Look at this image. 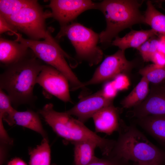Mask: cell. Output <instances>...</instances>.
<instances>
[{
  "label": "cell",
  "mask_w": 165,
  "mask_h": 165,
  "mask_svg": "<svg viewBox=\"0 0 165 165\" xmlns=\"http://www.w3.org/2000/svg\"><path fill=\"white\" fill-rule=\"evenodd\" d=\"M38 113L58 136L71 143L81 141L94 142L105 156L109 155L114 146L116 141L98 136L66 112L55 110L51 103L46 104Z\"/></svg>",
  "instance_id": "3"
},
{
  "label": "cell",
  "mask_w": 165,
  "mask_h": 165,
  "mask_svg": "<svg viewBox=\"0 0 165 165\" xmlns=\"http://www.w3.org/2000/svg\"><path fill=\"white\" fill-rule=\"evenodd\" d=\"M162 8L165 11V9H164V8H163L162 7Z\"/></svg>",
  "instance_id": "36"
},
{
  "label": "cell",
  "mask_w": 165,
  "mask_h": 165,
  "mask_svg": "<svg viewBox=\"0 0 165 165\" xmlns=\"http://www.w3.org/2000/svg\"><path fill=\"white\" fill-rule=\"evenodd\" d=\"M15 35L17 37L16 40L29 48L36 57L63 74L69 82L72 90L81 88L82 82L72 71L66 59L72 67L76 66L77 62L63 50L51 33L43 41L25 38L17 33Z\"/></svg>",
  "instance_id": "5"
},
{
  "label": "cell",
  "mask_w": 165,
  "mask_h": 165,
  "mask_svg": "<svg viewBox=\"0 0 165 165\" xmlns=\"http://www.w3.org/2000/svg\"><path fill=\"white\" fill-rule=\"evenodd\" d=\"M113 81L115 86L118 91L126 90L130 85L129 80L124 74L118 75Z\"/></svg>",
  "instance_id": "26"
},
{
  "label": "cell",
  "mask_w": 165,
  "mask_h": 165,
  "mask_svg": "<svg viewBox=\"0 0 165 165\" xmlns=\"http://www.w3.org/2000/svg\"><path fill=\"white\" fill-rule=\"evenodd\" d=\"M44 65L32 52L6 67L1 74L0 89L6 92L15 108L34 102V88Z\"/></svg>",
  "instance_id": "1"
},
{
  "label": "cell",
  "mask_w": 165,
  "mask_h": 165,
  "mask_svg": "<svg viewBox=\"0 0 165 165\" xmlns=\"http://www.w3.org/2000/svg\"><path fill=\"white\" fill-rule=\"evenodd\" d=\"M119 136L108 156L146 165H165V150L154 145L134 125L121 119Z\"/></svg>",
  "instance_id": "2"
},
{
  "label": "cell",
  "mask_w": 165,
  "mask_h": 165,
  "mask_svg": "<svg viewBox=\"0 0 165 165\" xmlns=\"http://www.w3.org/2000/svg\"><path fill=\"white\" fill-rule=\"evenodd\" d=\"M121 110L112 104L103 108L96 113L92 117L96 131L108 135L118 131L121 120L119 118Z\"/></svg>",
  "instance_id": "13"
},
{
  "label": "cell",
  "mask_w": 165,
  "mask_h": 165,
  "mask_svg": "<svg viewBox=\"0 0 165 165\" xmlns=\"http://www.w3.org/2000/svg\"><path fill=\"white\" fill-rule=\"evenodd\" d=\"M71 143L74 146L75 165H86L97 158L95 156V150L97 146L94 143L87 141H81Z\"/></svg>",
  "instance_id": "18"
},
{
  "label": "cell",
  "mask_w": 165,
  "mask_h": 165,
  "mask_svg": "<svg viewBox=\"0 0 165 165\" xmlns=\"http://www.w3.org/2000/svg\"><path fill=\"white\" fill-rule=\"evenodd\" d=\"M157 35L158 34L152 29L139 31L131 30L122 37L116 36L111 44L125 51L129 48L137 49L150 38Z\"/></svg>",
  "instance_id": "16"
},
{
  "label": "cell",
  "mask_w": 165,
  "mask_h": 165,
  "mask_svg": "<svg viewBox=\"0 0 165 165\" xmlns=\"http://www.w3.org/2000/svg\"><path fill=\"white\" fill-rule=\"evenodd\" d=\"M151 61L157 65L165 66V54L159 51L153 55Z\"/></svg>",
  "instance_id": "30"
},
{
  "label": "cell",
  "mask_w": 165,
  "mask_h": 165,
  "mask_svg": "<svg viewBox=\"0 0 165 165\" xmlns=\"http://www.w3.org/2000/svg\"><path fill=\"white\" fill-rule=\"evenodd\" d=\"M10 31L14 34L17 33L12 26L1 15H0V33Z\"/></svg>",
  "instance_id": "29"
},
{
  "label": "cell",
  "mask_w": 165,
  "mask_h": 165,
  "mask_svg": "<svg viewBox=\"0 0 165 165\" xmlns=\"http://www.w3.org/2000/svg\"><path fill=\"white\" fill-rule=\"evenodd\" d=\"M13 118L15 124L34 130L40 134L43 138L48 139L37 113L29 110L23 112L16 110Z\"/></svg>",
  "instance_id": "17"
},
{
  "label": "cell",
  "mask_w": 165,
  "mask_h": 165,
  "mask_svg": "<svg viewBox=\"0 0 165 165\" xmlns=\"http://www.w3.org/2000/svg\"><path fill=\"white\" fill-rule=\"evenodd\" d=\"M159 51L165 54V37L161 35L159 38Z\"/></svg>",
  "instance_id": "33"
},
{
  "label": "cell",
  "mask_w": 165,
  "mask_h": 165,
  "mask_svg": "<svg viewBox=\"0 0 165 165\" xmlns=\"http://www.w3.org/2000/svg\"><path fill=\"white\" fill-rule=\"evenodd\" d=\"M128 113L130 117L136 118L149 115H165V83L152 84L146 98Z\"/></svg>",
  "instance_id": "11"
},
{
  "label": "cell",
  "mask_w": 165,
  "mask_h": 165,
  "mask_svg": "<svg viewBox=\"0 0 165 165\" xmlns=\"http://www.w3.org/2000/svg\"><path fill=\"white\" fill-rule=\"evenodd\" d=\"M10 99L3 90L0 89V129H4L3 120L10 126L15 124L13 116L16 110L12 106Z\"/></svg>",
  "instance_id": "22"
},
{
  "label": "cell",
  "mask_w": 165,
  "mask_h": 165,
  "mask_svg": "<svg viewBox=\"0 0 165 165\" xmlns=\"http://www.w3.org/2000/svg\"><path fill=\"white\" fill-rule=\"evenodd\" d=\"M101 90L105 97L112 99L116 96L118 91L115 86L113 81L106 82Z\"/></svg>",
  "instance_id": "27"
},
{
  "label": "cell",
  "mask_w": 165,
  "mask_h": 165,
  "mask_svg": "<svg viewBox=\"0 0 165 165\" xmlns=\"http://www.w3.org/2000/svg\"><path fill=\"white\" fill-rule=\"evenodd\" d=\"M46 7L51 9L52 17L61 27L73 22L85 11L97 9V3L89 0H51Z\"/></svg>",
  "instance_id": "9"
},
{
  "label": "cell",
  "mask_w": 165,
  "mask_h": 165,
  "mask_svg": "<svg viewBox=\"0 0 165 165\" xmlns=\"http://www.w3.org/2000/svg\"><path fill=\"white\" fill-rule=\"evenodd\" d=\"M139 165H146L141 164H139Z\"/></svg>",
  "instance_id": "35"
},
{
  "label": "cell",
  "mask_w": 165,
  "mask_h": 165,
  "mask_svg": "<svg viewBox=\"0 0 165 165\" xmlns=\"http://www.w3.org/2000/svg\"><path fill=\"white\" fill-rule=\"evenodd\" d=\"M139 73L152 84H158L165 79V66L151 64L140 69Z\"/></svg>",
  "instance_id": "24"
},
{
  "label": "cell",
  "mask_w": 165,
  "mask_h": 165,
  "mask_svg": "<svg viewBox=\"0 0 165 165\" xmlns=\"http://www.w3.org/2000/svg\"><path fill=\"white\" fill-rule=\"evenodd\" d=\"M141 4L134 0H105L97 3V9L103 13L106 23L105 29L99 34V42L104 45L111 43L124 29L144 23V15L139 9Z\"/></svg>",
  "instance_id": "4"
},
{
  "label": "cell",
  "mask_w": 165,
  "mask_h": 165,
  "mask_svg": "<svg viewBox=\"0 0 165 165\" xmlns=\"http://www.w3.org/2000/svg\"><path fill=\"white\" fill-rule=\"evenodd\" d=\"M146 4L144 14V24L149 25L157 34L165 37V15L158 10L151 1H147Z\"/></svg>",
  "instance_id": "20"
},
{
  "label": "cell",
  "mask_w": 165,
  "mask_h": 165,
  "mask_svg": "<svg viewBox=\"0 0 165 165\" xmlns=\"http://www.w3.org/2000/svg\"><path fill=\"white\" fill-rule=\"evenodd\" d=\"M29 48L16 40L0 38V61L5 67L20 60L30 53Z\"/></svg>",
  "instance_id": "14"
},
{
  "label": "cell",
  "mask_w": 165,
  "mask_h": 165,
  "mask_svg": "<svg viewBox=\"0 0 165 165\" xmlns=\"http://www.w3.org/2000/svg\"><path fill=\"white\" fill-rule=\"evenodd\" d=\"M149 82L142 77L140 81L131 92L121 102L123 108H134L141 103L146 98L149 92Z\"/></svg>",
  "instance_id": "19"
},
{
  "label": "cell",
  "mask_w": 165,
  "mask_h": 165,
  "mask_svg": "<svg viewBox=\"0 0 165 165\" xmlns=\"http://www.w3.org/2000/svg\"><path fill=\"white\" fill-rule=\"evenodd\" d=\"M68 82L61 72L46 64L44 65L36 80V83L46 91L64 102L72 101Z\"/></svg>",
  "instance_id": "10"
},
{
  "label": "cell",
  "mask_w": 165,
  "mask_h": 165,
  "mask_svg": "<svg viewBox=\"0 0 165 165\" xmlns=\"http://www.w3.org/2000/svg\"><path fill=\"white\" fill-rule=\"evenodd\" d=\"M127 165H139V163H137L133 162V163L129 165L128 164Z\"/></svg>",
  "instance_id": "34"
},
{
  "label": "cell",
  "mask_w": 165,
  "mask_h": 165,
  "mask_svg": "<svg viewBox=\"0 0 165 165\" xmlns=\"http://www.w3.org/2000/svg\"><path fill=\"white\" fill-rule=\"evenodd\" d=\"M129 162L124 160L107 156L106 158L104 159L97 158L94 161L86 165H127ZM52 165H56L53 164Z\"/></svg>",
  "instance_id": "25"
},
{
  "label": "cell",
  "mask_w": 165,
  "mask_h": 165,
  "mask_svg": "<svg viewBox=\"0 0 165 165\" xmlns=\"http://www.w3.org/2000/svg\"><path fill=\"white\" fill-rule=\"evenodd\" d=\"M150 44V40H148L137 49L141 54L143 60L146 62L151 61L149 52Z\"/></svg>",
  "instance_id": "28"
},
{
  "label": "cell",
  "mask_w": 165,
  "mask_h": 165,
  "mask_svg": "<svg viewBox=\"0 0 165 165\" xmlns=\"http://www.w3.org/2000/svg\"><path fill=\"white\" fill-rule=\"evenodd\" d=\"M51 17V12H44L38 2L3 17L16 32L23 33L30 39L39 40L45 39L50 33L46 29L45 21L47 18Z\"/></svg>",
  "instance_id": "7"
},
{
  "label": "cell",
  "mask_w": 165,
  "mask_h": 165,
  "mask_svg": "<svg viewBox=\"0 0 165 165\" xmlns=\"http://www.w3.org/2000/svg\"><path fill=\"white\" fill-rule=\"evenodd\" d=\"M135 122L165 148V115H149L136 118Z\"/></svg>",
  "instance_id": "15"
},
{
  "label": "cell",
  "mask_w": 165,
  "mask_h": 165,
  "mask_svg": "<svg viewBox=\"0 0 165 165\" xmlns=\"http://www.w3.org/2000/svg\"><path fill=\"white\" fill-rule=\"evenodd\" d=\"M29 165H50V149L48 139L43 138L41 144L29 152Z\"/></svg>",
  "instance_id": "21"
},
{
  "label": "cell",
  "mask_w": 165,
  "mask_h": 165,
  "mask_svg": "<svg viewBox=\"0 0 165 165\" xmlns=\"http://www.w3.org/2000/svg\"><path fill=\"white\" fill-rule=\"evenodd\" d=\"M66 36L74 47L77 58L85 61L90 66L98 64L102 60L103 53L98 46L99 34L81 24L73 22L61 26L56 38Z\"/></svg>",
  "instance_id": "6"
},
{
  "label": "cell",
  "mask_w": 165,
  "mask_h": 165,
  "mask_svg": "<svg viewBox=\"0 0 165 165\" xmlns=\"http://www.w3.org/2000/svg\"><path fill=\"white\" fill-rule=\"evenodd\" d=\"M159 39L153 38L150 40L149 52L151 61L153 55L159 51Z\"/></svg>",
  "instance_id": "31"
},
{
  "label": "cell",
  "mask_w": 165,
  "mask_h": 165,
  "mask_svg": "<svg viewBox=\"0 0 165 165\" xmlns=\"http://www.w3.org/2000/svg\"><path fill=\"white\" fill-rule=\"evenodd\" d=\"M113 99L106 98L101 90L95 93L82 97L78 103L65 111L71 116H74L84 123L99 110L112 104Z\"/></svg>",
  "instance_id": "12"
},
{
  "label": "cell",
  "mask_w": 165,
  "mask_h": 165,
  "mask_svg": "<svg viewBox=\"0 0 165 165\" xmlns=\"http://www.w3.org/2000/svg\"><path fill=\"white\" fill-rule=\"evenodd\" d=\"M132 63L128 61L125 51L119 50L113 54L106 56L95 71L91 78L82 82L81 88L114 79L118 75L130 70Z\"/></svg>",
  "instance_id": "8"
},
{
  "label": "cell",
  "mask_w": 165,
  "mask_h": 165,
  "mask_svg": "<svg viewBox=\"0 0 165 165\" xmlns=\"http://www.w3.org/2000/svg\"><path fill=\"white\" fill-rule=\"evenodd\" d=\"M7 165H27L22 160L16 158L13 159L9 162Z\"/></svg>",
  "instance_id": "32"
},
{
  "label": "cell",
  "mask_w": 165,
  "mask_h": 165,
  "mask_svg": "<svg viewBox=\"0 0 165 165\" xmlns=\"http://www.w3.org/2000/svg\"><path fill=\"white\" fill-rule=\"evenodd\" d=\"M38 2L34 0H0V15L9 16Z\"/></svg>",
  "instance_id": "23"
}]
</instances>
